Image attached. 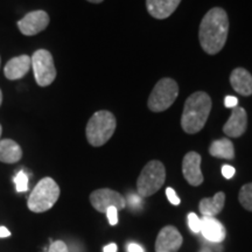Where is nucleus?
I'll return each instance as SVG.
<instances>
[{
    "label": "nucleus",
    "instance_id": "aec40b11",
    "mask_svg": "<svg viewBox=\"0 0 252 252\" xmlns=\"http://www.w3.org/2000/svg\"><path fill=\"white\" fill-rule=\"evenodd\" d=\"M239 203L244 209L252 212V182L244 185L238 194Z\"/></svg>",
    "mask_w": 252,
    "mask_h": 252
},
{
    "label": "nucleus",
    "instance_id": "f8f14e48",
    "mask_svg": "<svg viewBox=\"0 0 252 252\" xmlns=\"http://www.w3.org/2000/svg\"><path fill=\"white\" fill-rule=\"evenodd\" d=\"M248 127V115L245 109L241 106L232 108V112L228 122L223 126V132L226 137L238 138L243 135Z\"/></svg>",
    "mask_w": 252,
    "mask_h": 252
},
{
    "label": "nucleus",
    "instance_id": "0eeeda50",
    "mask_svg": "<svg viewBox=\"0 0 252 252\" xmlns=\"http://www.w3.org/2000/svg\"><path fill=\"white\" fill-rule=\"evenodd\" d=\"M31 61L37 86H50L56 78V68L52 54L46 49H39L32 56Z\"/></svg>",
    "mask_w": 252,
    "mask_h": 252
},
{
    "label": "nucleus",
    "instance_id": "7ed1b4c3",
    "mask_svg": "<svg viewBox=\"0 0 252 252\" xmlns=\"http://www.w3.org/2000/svg\"><path fill=\"white\" fill-rule=\"evenodd\" d=\"M117 122L112 112L100 110L94 113L87 124L86 134L89 144L94 147H100L111 139L115 133Z\"/></svg>",
    "mask_w": 252,
    "mask_h": 252
},
{
    "label": "nucleus",
    "instance_id": "c9c22d12",
    "mask_svg": "<svg viewBox=\"0 0 252 252\" xmlns=\"http://www.w3.org/2000/svg\"><path fill=\"white\" fill-rule=\"evenodd\" d=\"M0 63H1V61H0Z\"/></svg>",
    "mask_w": 252,
    "mask_h": 252
},
{
    "label": "nucleus",
    "instance_id": "7c9ffc66",
    "mask_svg": "<svg viewBox=\"0 0 252 252\" xmlns=\"http://www.w3.org/2000/svg\"><path fill=\"white\" fill-rule=\"evenodd\" d=\"M104 252H117V245L115 243H110L104 248Z\"/></svg>",
    "mask_w": 252,
    "mask_h": 252
},
{
    "label": "nucleus",
    "instance_id": "a211bd4d",
    "mask_svg": "<svg viewBox=\"0 0 252 252\" xmlns=\"http://www.w3.org/2000/svg\"><path fill=\"white\" fill-rule=\"evenodd\" d=\"M23 158V150L12 139H0V161L15 163Z\"/></svg>",
    "mask_w": 252,
    "mask_h": 252
},
{
    "label": "nucleus",
    "instance_id": "20e7f679",
    "mask_svg": "<svg viewBox=\"0 0 252 252\" xmlns=\"http://www.w3.org/2000/svg\"><path fill=\"white\" fill-rule=\"evenodd\" d=\"M59 197V185L52 178H43L37 182L31 193L27 201V207L33 213H45L58 202Z\"/></svg>",
    "mask_w": 252,
    "mask_h": 252
},
{
    "label": "nucleus",
    "instance_id": "39448f33",
    "mask_svg": "<svg viewBox=\"0 0 252 252\" xmlns=\"http://www.w3.org/2000/svg\"><path fill=\"white\" fill-rule=\"evenodd\" d=\"M166 181V169L162 162L152 160L141 171L137 180V190L141 197L156 194Z\"/></svg>",
    "mask_w": 252,
    "mask_h": 252
},
{
    "label": "nucleus",
    "instance_id": "9b49d317",
    "mask_svg": "<svg viewBox=\"0 0 252 252\" xmlns=\"http://www.w3.org/2000/svg\"><path fill=\"white\" fill-rule=\"evenodd\" d=\"M182 173L186 181L190 186L197 187L203 182V174L201 172V156L196 152H189L182 161Z\"/></svg>",
    "mask_w": 252,
    "mask_h": 252
},
{
    "label": "nucleus",
    "instance_id": "f03ea898",
    "mask_svg": "<svg viewBox=\"0 0 252 252\" xmlns=\"http://www.w3.org/2000/svg\"><path fill=\"white\" fill-rule=\"evenodd\" d=\"M212 110V98L204 91H197L188 97L184 106L181 126L186 133L194 134L206 125Z\"/></svg>",
    "mask_w": 252,
    "mask_h": 252
},
{
    "label": "nucleus",
    "instance_id": "393cba45",
    "mask_svg": "<svg viewBox=\"0 0 252 252\" xmlns=\"http://www.w3.org/2000/svg\"><path fill=\"white\" fill-rule=\"evenodd\" d=\"M166 195H167V198H168V201L171 202L173 206H179L180 204V197L178 196L175 193V190L171 187H168L166 189Z\"/></svg>",
    "mask_w": 252,
    "mask_h": 252
},
{
    "label": "nucleus",
    "instance_id": "5701e85b",
    "mask_svg": "<svg viewBox=\"0 0 252 252\" xmlns=\"http://www.w3.org/2000/svg\"><path fill=\"white\" fill-rule=\"evenodd\" d=\"M48 252H69V251H68L67 244H65L64 242L56 241L50 244Z\"/></svg>",
    "mask_w": 252,
    "mask_h": 252
},
{
    "label": "nucleus",
    "instance_id": "a878e982",
    "mask_svg": "<svg viewBox=\"0 0 252 252\" xmlns=\"http://www.w3.org/2000/svg\"><path fill=\"white\" fill-rule=\"evenodd\" d=\"M235 173H236V169L232 166L224 165L222 167V174L225 179H231L232 176L235 175Z\"/></svg>",
    "mask_w": 252,
    "mask_h": 252
},
{
    "label": "nucleus",
    "instance_id": "4468645a",
    "mask_svg": "<svg viewBox=\"0 0 252 252\" xmlns=\"http://www.w3.org/2000/svg\"><path fill=\"white\" fill-rule=\"evenodd\" d=\"M201 232L204 238L212 243H220L226 236L225 228L215 217L203 216V219H201Z\"/></svg>",
    "mask_w": 252,
    "mask_h": 252
},
{
    "label": "nucleus",
    "instance_id": "473e14b6",
    "mask_svg": "<svg viewBox=\"0 0 252 252\" xmlns=\"http://www.w3.org/2000/svg\"><path fill=\"white\" fill-rule=\"evenodd\" d=\"M1 103H2V93L1 90H0V106H1Z\"/></svg>",
    "mask_w": 252,
    "mask_h": 252
},
{
    "label": "nucleus",
    "instance_id": "6ab92c4d",
    "mask_svg": "<svg viewBox=\"0 0 252 252\" xmlns=\"http://www.w3.org/2000/svg\"><path fill=\"white\" fill-rule=\"evenodd\" d=\"M210 156L220 159L232 160L235 158V149L232 141L228 138H222L220 140L213 141L209 147Z\"/></svg>",
    "mask_w": 252,
    "mask_h": 252
},
{
    "label": "nucleus",
    "instance_id": "9d476101",
    "mask_svg": "<svg viewBox=\"0 0 252 252\" xmlns=\"http://www.w3.org/2000/svg\"><path fill=\"white\" fill-rule=\"evenodd\" d=\"M184 238L179 230L173 225H167L160 230L156 241L157 252H173L181 248Z\"/></svg>",
    "mask_w": 252,
    "mask_h": 252
},
{
    "label": "nucleus",
    "instance_id": "cd10ccee",
    "mask_svg": "<svg viewBox=\"0 0 252 252\" xmlns=\"http://www.w3.org/2000/svg\"><path fill=\"white\" fill-rule=\"evenodd\" d=\"M130 203H131V206L132 207H139L140 204H141V196L139 194L138 195H135V194H133V195H130Z\"/></svg>",
    "mask_w": 252,
    "mask_h": 252
},
{
    "label": "nucleus",
    "instance_id": "2f4dec72",
    "mask_svg": "<svg viewBox=\"0 0 252 252\" xmlns=\"http://www.w3.org/2000/svg\"><path fill=\"white\" fill-rule=\"evenodd\" d=\"M88 1L94 2V4H99V2H102L103 0H88Z\"/></svg>",
    "mask_w": 252,
    "mask_h": 252
},
{
    "label": "nucleus",
    "instance_id": "b1692460",
    "mask_svg": "<svg viewBox=\"0 0 252 252\" xmlns=\"http://www.w3.org/2000/svg\"><path fill=\"white\" fill-rule=\"evenodd\" d=\"M106 216H108V220L111 225H116L118 223V209L115 207H110L108 210H106Z\"/></svg>",
    "mask_w": 252,
    "mask_h": 252
},
{
    "label": "nucleus",
    "instance_id": "4be33fe9",
    "mask_svg": "<svg viewBox=\"0 0 252 252\" xmlns=\"http://www.w3.org/2000/svg\"><path fill=\"white\" fill-rule=\"evenodd\" d=\"M188 225L194 234L201 232V219L195 213L188 214Z\"/></svg>",
    "mask_w": 252,
    "mask_h": 252
},
{
    "label": "nucleus",
    "instance_id": "412c9836",
    "mask_svg": "<svg viewBox=\"0 0 252 252\" xmlns=\"http://www.w3.org/2000/svg\"><path fill=\"white\" fill-rule=\"evenodd\" d=\"M14 184L15 188H17V191L19 193H25V191L28 190V176L24 171H20L15 175L14 178Z\"/></svg>",
    "mask_w": 252,
    "mask_h": 252
},
{
    "label": "nucleus",
    "instance_id": "ddd939ff",
    "mask_svg": "<svg viewBox=\"0 0 252 252\" xmlns=\"http://www.w3.org/2000/svg\"><path fill=\"white\" fill-rule=\"evenodd\" d=\"M32 67L31 58L28 55L15 56L6 63L4 68L5 77L9 81H17L26 76Z\"/></svg>",
    "mask_w": 252,
    "mask_h": 252
},
{
    "label": "nucleus",
    "instance_id": "1a4fd4ad",
    "mask_svg": "<svg viewBox=\"0 0 252 252\" xmlns=\"http://www.w3.org/2000/svg\"><path fill=\"white\" fill-rule=\"evenodd\" d=\"M18 28L24 35L33 36L45 31L49 25V15L45 11H33L18 21Z\"/></svg>",
    "mask_w": 252,
    "mask_h": 252
},
{
    "label": "nucleus",
    "instance_id": "2eb2a0df",
    "mask_svg": "<svg viewBox=\"0 0 252 252\" xmlns=\"http://www.w3.org/2000/svg\"><path fill=\"white\" fill-rule=\"evenodd\" d=\"M181 0H146L149 13L156 19H166L174 13Z\"/></svg>",
    "mask_w": 252,
    "mask_h": 252
},
{
    "label": "nucleus",
    "instance_id": "c756f323",
    "mask_svg": "<svg viewBox=\"0 0 252 252\" xmlns=\"http://www.w3.org/2000/svg\"><path fill=\"white\" fill-rule=\"evenodd\" d=\"M8 236H11L9 230L7 228H5V226H0V238L8 237Z\"/></svg>",
    "mask_w": 252,
    "mask_h": 252
},
{
    "label": "nucleus",
    "instance_id": "c85d7f7f",
    "mask_svg": "<svg viewBox=\"0 0 252 252\" xmlns=\"http://www.w3.org/2000/svg\"><path fill=\"white\" fill-rule=\"evenodd\" d=\"M127 251L128 252H145L144 249L140 247V245L135 243H130L127 245Z\"/></svg>",
    "mask_w": 252,
    "mask_h": 252
},
{
    "label": "nucleus",
    "instance_id": "f704fd0d",
    "mask_svg": "<svg viewBox=\"0 0 252 252\" xmlns=\"http://www.w3.org/2000/svg\"><path fill=\"white\" fill-rule=\"evenodd\" d=\"M201 252H210V251L209 250H202Z\"/></svg>",
    "mask_w": 252,
    "mask_h": 252
},
{
    "label": "nucleus",
    "instance_id": "72a5a7b5",
    "mask_svg": "<svg viewBox=\"0 0 252 252\" xmlns=\"http://www.w3.org/2000/svg\"><path fill=\"white\" fill-rule=\"evenodd\" d=\"M1 133H2V127L1 125H0V137H1Z\"/></svg>",
    "mask_w": 252,
    "mask_h": 252
},
{
    "label": "nucleus",
    "instance_id": "f3484780",
    "mask_svg": "<svg viewBox=\"0 0 252 252\" xmlns=\"http://www.w3.org/2000/svg\"><path fill=\"white\" fill-rule=\"evenodd\" d=\"M225 194L223 191H219L212 198H202L200 202V212L206 217H215L224 208Z\"/></svg>",
    "mask_w": 252,
    "mask_h": 252
},
{
    "label": "nucleus",
    "instance_id": "dca6fc26",
    "mask_svg": "<svg viewBox=\"0 0 252 252\" xmlns=\"http://www.w3.org/2000/svg\"><path fill=\"white\" fill-rule=\"evenodd\" d=\"M230 83L236 93L242 96L252 94V75L244 68H236L230 75Z\"/></svg>",
    "mask_w": 252,
    "mask_h": 252
},
{
    "label": "nucleus",
    "instance_id": "bb28decb",
    "mask_svg": "<svg viewBox=\"0 0 252 252\" xmlns=\"http://www.w3.org/2000/svg\"><path fill=\"white\" fill-rule=\"evenodd\" d=\"M224 105L226 108H236L238 106V99L235 96H226L224 98Z\"/></svg>",
    "mask_w": 252,
    "mask_h": 252
},
{
    "label": "nucleus",
    "instance_id": "f257e3e1",
    "mask_svg": "<svg viewBox=\"0 0 252 252\" xmlns=\"http://www.w3.org/2000/svg\"><path fill=\"white\" fill-rule=\"evenodd\" d=\"M229 33L228 14L223 8L214 7L208 11L201 21L198 39L207 54L215 55L224 47Z\"/></svg>",
    "mask_w": 252,
    "mask_h": 252
},
{
    "label": "nucleus",
    "instance_id": "423d86ee",
    "mask_svg": "<svg viewBox=\"0 0 252 252\" xmlns=\"http://www.w3.org/2000/svg\"><path fill=\"white\" fill-rule=\"evenodd\" d=\"M179 86L172 78H161L149 97V109L153 112H162L171 108L178 98Z\"/></svg>",
    "mask_w": 252,
    "mask_h": 252
},
{
    "label": "nucleus",
    "instance_id": "6e6552de",
    "mask_svg": "<svg viewBox=\"0 0 252 252\" xmlns=\"http://www.w3.org/2000/svg\"><path fill=\"white\" fill-rule=\"evenodd\" d=\"M90 202L91 206L99 213H106L110 207H115L118 210H122L126 206L124 196L118 191L109 188L97 189L93 191L90 195Z\"/></svg>",
    "mask_w": 252,
    "mask_h": 252
}]
</instances>
